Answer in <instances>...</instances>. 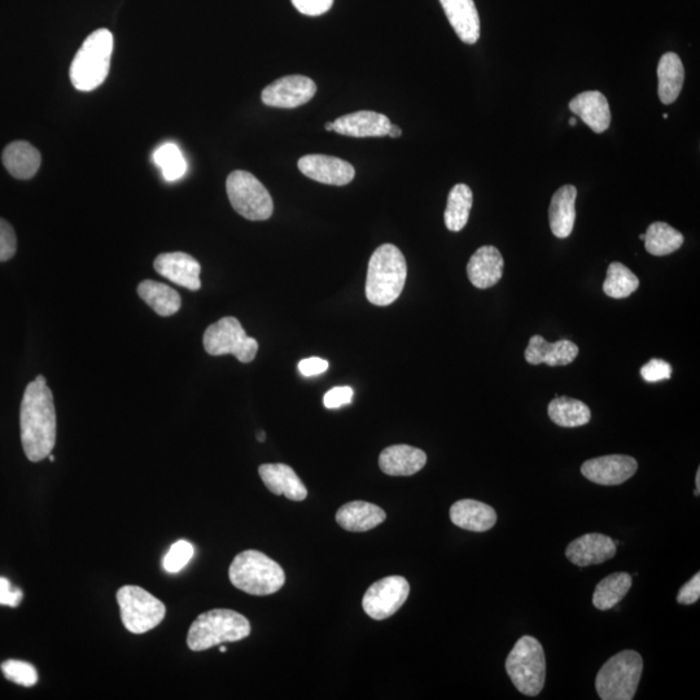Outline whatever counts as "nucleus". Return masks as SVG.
<instances>
[{"label":"nucleus","mask_w":700,"mask_h":700,"mask_svg":"<svg viewBox=\"0 0 700 700\" xmlns=\"http://www.w3.org/2000/svg\"><path fill=\"white\" fill-rule=\"evenodd\" d=\"M21 443L26 457L41 462L56 444L54 396L45 376H37L25 389L20 410Z\"/></svg>","instance_id":"nucleus-1"},{"label":"nucleus","mask_w":700,"mask_h":700,"mask_svg":"<svg viewBox=\"0 0 700 700\" xmlns=\"http://www.w3.org/2000/svg\"><path fill=\"white\" fill-rule=\"evenodd\" d=\"M408 265L400 249L393 244L380 245L370 258L366 279V297L371 304L388 306L404 291Z\"/></svg>","instance_id":"nucleus-2"},{"label":"nucleus","mask_w":700,"mask_h":700,"mask_svg":"<svg viewBox=\"0 0 700 700\" xmlns=\"http://www.w3.org/2000/svg\"><path fill=\"white\" fill-rule=\"evenodd\" d=\"M231 584L251 595L279 592L286 583L283 568L261 551L245 550L236 555L229 570Z\"/></svg>","instance_id":"nucleus-3"},{"label":"nucleus","mask_w":700,"mask_h":700,"mask_svg":"<svg viewBox=\"0 0 700 700\" xmlns=\"http://www.w3.org/2000/svg\"><path fill=\"white\" fill-rule=\"evenodd\" d=\"M113 34L108 29L91 33L70 65V81L80 91L98 89L111 67Z\"/></svg>","instance_id":"nucleus-4"},{"label":"nucleus","mask_w":700,"mask_h":700,"mask_svg":"<svg viewBox=\"0 0 700 700\" xmlns=\"http://www.w3.org/2000/svg\"><path fill=\"white\" fill-rule=\"evenodd\" d=\"M249 634L251 624L245 616L217 608L196 618L188 630L187 645L192 651H204L221 643L242 641Z\"/></svg>","instance_id":"nucleus-5"},{"label":"nucleus","mask_w":700,"mask_h":700,"mask_svg":"<svg viewBox=\"0 0 700 700\" xmlns=\"http://www.w3.org/2000/svg\"><path fill=\"white\" fill-rule=\"evenodd\" d=\"M506 672L520 693L536 697L546 680L544 647L535 637L523 636L507 656Z\"/></svg>","instance_id":"nucleus-6"},{"label":"nucleus","mask_w":700,"mask_h":700,"mask_svg":"<svg viewBox=\"0 0 700 700\" xmlns=\"http://www.w3.org/2000/svg\"><path fill=\"white\" fill-rule=\"evenodd\" d=\"M643 671L642 656L633 650L612 656L598 672L595 688L602 700H632Z\"/></svg>","instance_id":"nucleus-7"},{"label":"nucleus","mask_w":700,"mask_h":700,"mask_svg":"<svg viewBox=\"0 0 700 700\" xmlns=\"http://www.w3.org/2000/svg\"><path fill=\"white\" fill-rule=\"evenodd\" d=\"M226 190L233 208L247 220L266 221L273 216V198L255 175L235 170L227 178Z\"/></svg>","instance_id":"nucleus-8"},{"label":"nucleus","mask_w":700,"mask_h":700,"mask_svg":"<svg viewBox=\"0 0 700 700\" xmlns=\"http://www.w3.org/2000/svg\"><path fill=\"white\" fill-rule=\"evenodd\" d=\"M117 602L120 606L122 623L130 633L150 632L165 618L164 603L139 586H122L117 592Z\"/></svg>","instance_id":"nucleus-9"},{"label":"nucleus","mask_w":700,"mask_h":700,"mask_svg":"<svg viewBox=\"0 0 700 700\" xmlns=\"http://www.w3.org/2000/svg\"><path fill=\"white\" fill-rule=\"evenodd\" d=\"M204 348L210 356L233 354L238 361L249 363L258 352L256 339L249 338L238 319L225 317L207 328L203 338Z\"/></svg>","instance_id":"nucleus-10"},{"label":"nucleus","mask_w":700,"mask_h":700,"mask_svg":"<svg viewBox=\"0 0 700 700\" xmlns=\"http://www.w3.org/2000/svg\"><path fill=\"white\" fill-rule=\"evenodd\" d=\"M409 594L410 585L405 577H384L367 589L363 595L362 607L371 619L385 620L405 605Z\"/></svg>","instance_id":"nucleus-11"},{"label":"nucleus","mask_w":700,"mask_h":700,"mask_svg":"<svg viewBox=\"0 0 700 700\" xmlns=\"http://www.w3.org/2000/svg\"><path fill=\"white\" fill-rule=\"evenodd\" d=\"M317 93V85L312 78L286 76L266 86L261 99L268 107L292 109L309 103Z\"/></svg>","instance_id":"nucleus-12"},{"label":"nucleus","mask_w":700,"mask_h":700,"mask_svg":"<svg viewBox=\"0 0 700 700\" xmlns=\"http://www.w3.org/2000/svg\"><path fill=\"white\" fill-rule=\"evenodd\" d=\"M638 463L629 455L612 454L589 459L581 466V474L592 483L612 487L633 478Z\"/></svg>","instance_id":"nucleus-13"},{"label":"nucleus","mask_w":700,"mask_h":700,"mask_svg":"<svg viewBox=\"0 0 700 700\" xmlns=\"http://www.w3.org/2000/svg\"><path fill=\"white\" fill-rule=\"evenodd\" d=\"M300 172L315 182L330 186H347L356 177L348 161L327 155H308L297 161Z\"/></svg>","instance_id":"nucleus-14"},{"label":"nucleus","mask_w":700,"mask_h":700,"mask_svg":"<svg viewBox=\"0 0 700 700\" xmlns=\"http://www.w3.org/2000/svg\"><path fill=\"white\" fill-rule=\"evenodd\" d=\"M153 268L170 282L190 291L201 288V266L198 260L183 252L163 253L153 262Z\"/></svg>","instance_id":"nucleus-15"},{"label":"nucleus","mask_w":700,"mask_h":700,"mask_svg":"<svg viewBox=\"0 0 700 700\" xmlns=\"http://www.w3.org/2000/svg\"><path fill=\"white\" fill-rule=\"evenodd\" d=\"M616 545L611 537L601 533H588L576 538L566 550V557L579 567L602 564L615 557Z\"/></svg>","instance_id":"nucleus-16"},{"label":"nucleus","mask_w":700,"mask_h":700,"mask_svg":"<svg viewBox=\"0 0 700 700\" xmlns=\"http://www.w3.org/2000/svg\"><path fill=\"white\" fill-rule=\"evenodd\" d=\"M503 266L505 261L501 252L493 245H484L468 261V279L479 290H487L500 282Z\"/></svg>","instance_id":"nucleus-17"},{"label":"nucleus","mask_w":700,"mask_h":700,"mask_svg":"<svg viewBox=\"0 0 700 700\" xmlns=\"http://www.w3.org/2000/svg\"><path fill=\"white\" fill-rule=\"evenodd\" d=\"M391 121L382 113L360 111L336 118L334 131L353 138L387 137Z\"/></svg>","instance_id":"nucleus-18"},{"label":"nucleus","mask_w":700,"mask_h":700,"mask_svg":"<svg viewBox=\"0 0 700 700\" xmlns=\"http://www.w3.org/2000/svg\"><path fill=\"white\" fill-rule=\"evenodd\" d=\"M258 474L266 488L277 496H284L296 502L304 501L308 497V489L290 466L283 463H268L258 468Z\"/></svg>","instance_id":"nucleus-19"},{"label":"nucleus","mask_w":700,"mask_h":700,"mask_svg":"<svg viewBox=\"0 0 700 700\" xmlns=\"http://www.w3.org/2000/svg\"><path fill=\"white\" fill-rule=\"evenodd\" d=\"M577 354H579V347L570 340L549 343L542 336L535 335L529 340L528 348L525 349V361L529 365L546 363L549 366H566L575 361Z\"/></svg>","instance_id":"nucleus-20"},{"label":"nucleus","mask_w":700,"mask_h":700,"mask_svg":"<svg viewBox=\"0 0 700 700\" xmlns=\"http://www.w3.org/2000/svg\"><path fill=\"white\" fill-rule=\"evenodd\" d=\"M455 34L466 45H475L480 38V17L474 0H440Z\"/></svg>","instance_id":"nucleus-21"},{"label":"nucleus","mask_w":700,"mask_h":700,"mask_svg":"<svg viewBox=\"0 0 700 700\" xmlns=\"http://www.w3.org/2000/svg\"><path fill=\"white\" fill-rule=\"evenodd\" d=\"M572 113L579 116L594 133L602 134L610 128L611 109L601 91H585L570 102Z\"/></svg>","instance_id":"nucleus-22"},{"label":"nucleus","mask_w":700,"mask_h":700,"mask_svg":"<svg viewBox=\"0 0 700 700\" xmlns=\"http://www.w3.org/2000/svg\"><path fill=\"white\" fill-rule=\"evenodd\" d=\"M427 463V454L410 445H392L379 457L380 470L389 476H413Z\"/></svg>","instance_id":"nucleus-23"},{"label":"nucleus","mask_w":700,"mask_h":700,"mask_svg":"<svg viewBox=\"0 0 700 700\" xmlns=\"http://www.w3.org/2000/svg\"><path fill=\"white\" fill-rule=\"evenodd\" d=\"M450 519L457 527L471 532H487L497 523L492 506L475 500H461L450 507Z\"/></svg>","instance_id":"nucleus-24"},{"label":"nucleus","mask_w":700,"mask_h":700,"mask_svg":"<svg viewBox=\"0 0 700 700\" xmlns=\"http://www.w3.org/2000/svg\"><path fill=\"white\" fill-rule=\"evenodd\" d=\"M387 514L374 503L349 502L336 513V522L348 532H367L385 522Z\"/></svg>","instance_id":"nucleus-25"},{"label":"nucleus","mask_w":700,"mask_h":700,"mask_svg":"<svg viewBox=\"0 0 700 700\" xmlns=\"http://www.w3.org/2000/svg\"><path fill=\"white\" fill-rule=\"evenodd\" d=\"M577 188L572 185L560 187L551 199L549 208L550 229L559 239L572 234L576 221Z\"/></svg>","instance_id":"nucleus-26"},{"label":"nucleus","mask_w":700,"mask_h":700,"mask_svg":"<svg viewBox=\"0 0 700 700\" xmlns=\"http://www.w3.org/2000/svg\"><path fill=\"white\" fill-rule=\"evenodd\" d=\"M3 165L12 177L26 181L33 178L41 166V153L28 142H13L3 151Z\"/></svg>","instance_id":"nucleus-27"},{"label":"nucleus","mask_w":700,"mask_h":700,"mask_svg":"<svg viewBox=\"0 0 700 700\" xmlns=\"http://www.w3.org/2000/svg\"><path fill=\"white\" fill-rule=\"evenodd\" d=\"M658 93L660 102L665 105L675 103L685 82V68L680 56L668 52L660 58L658 65Z\"/></svg>","instance_id":"nucleus-28"},{"label":"nucleus","mask_w":700,"mask_h":700,"mask_svg":"<svg viewBox=\"0 0 700 700\" xmlns=\"http://www.w3.org/2000/svg\"><path fill=\"white\" fill-rule=\"evenodd\" d=\"M138 293L140 299L144 301L155 313L161 317H172L181 309L182 300L179 293L172 287L155 280H144L139 284Z\"/></svg>","instance_id":"nucleus-29"},{"label":"nucleus","mask_w":700,"mask_h":700,"mask_svg":"<svg viewBox=\"0 0 700 700\" xmlns=\"http://www.w3.org/2000/svg\"><path fill=\"white\" fill-rule=\"evenodd\" d=\"M549 417L557 426L575 428L585 426L592 419V411L583 401L571 397H555L548 406Z\"/></svg>","instance_id":"nucleus-30"},{"label":"nucleus","mask_w":700,"mask_h":700,"mask_svg":"<svg viewBox=\"0 0 700 700\" xmlns=\"http://www.w3.org/2000/svg\"><path fill=\"white\" fill-rule=\"evenodd\" d=\"M633 577L627 572H616L597 585L593 594V605L601 611L611 610L632 588Z\"/></svg>","instance_id":"nucleus-31"},{"label":"nucleus","mask_w":700,"mask_h":700,"mask_svg":"<svg viewBox=\"0 0 700 700\" xmlns=\"http://www.w3.org/2000/svg\"><path fill=\"white\" fill-rule=\"evenodd\" d=\"M472 203H474V195L470 187L459 183L452 188L444 216L448 230L458 233L465 229L470 218Z\"/></svg>","instance_id":"nucleus-32"},{"label":"nucleus","mask_w":700,"mask_h":700,"mask_svg":"<svg viewBox=\"0 0 700 700\" xmlns=\"http://www.w3.org/2000/svg\"><path fill=\"white\" fill-rule=\"evenodd\" d=\"M646 251L653 256H667L684 244V235L665 222L651 223L645 234Z\"/></svg>","instance_id":"nucleus-33"},{"label":"nucleus","mask_w":700,"mask_h":700,"mask_svg":"<svg viewBox=\"0 0 700 700\" xmlns=\"http://www.w3.org/2000/svg\"><path fill=\"white\" fill-rule=\"evenodd\" d=\"M640 287V280L627 266L620 262H612L608 266L607 278L603 283V292L612 299H627Z\"/></svg>","instance_id":"nucleus-34"},{"label":"nucleus","mask_w":700,"mask_h":700,"mask_svg":"<svg viewBox=\"0 0 700 700\" xmlns=\"http://www.w3.org/2000/svg\"><path fill=\"white\" fill-rule=\"evenodd\" d=\"M153 161L159 166L166 182H175L187 172L185 156L177 144L165 143L153 153Z\"/></svg>","instance_id":"nucleus-35"},{"label":"nucleus","mask_w":700,"mask_h":700,"mask_svg":"<svg viewBox=\"0 0 700 700\" xmlns=\"http://www.w3.org/2000/svg\"><path fill=\"white\" fill-rule=\"evenodd\" d=\"M0 668H2L4 677L17 685L30 688L38 682L37 669L30 663L21 662V660H7Z\"/></svg>","instance_id":"nucleus-36"},{"label":"nucleus","mask_w":700,"mask_h":700,"mask_svg":"<svg viewBox=\"0 0 700 700\" xmlns=\"http://www.w3.org/2000/svg\"><path fill=\"white\" fill-rule=\"evenodd\" d=\"M195 549L190 542L181 540L175 542L172 548L165 555L163 566L164 570L169 573H177L190 563L194 557Z\"/></svg>","instance_id":"nucleus-37"},{"label":"nucleus","mask_w":700,"mask_h":700,"mask_svg":"<svg viewBox=\"0 0 700 700\" xmlns=\"http://www.w3.org/2000/svg\"><path fill=\"white\" fill-rule=\"evenodd\" d=\"M17 239L13 227L0 218V262L11 260L15 256Z\"/></svg>","instance_id":"nucleus-38"},{"label":"nucleus","mask_w":700,"mask_h":700,"mask_svg":"<svg viewBox=\"0 0 700 700\" xmlns=\"http://www.w3.org/2000/svg\"><path fill=\"white\" fill-rule=\"evenodd\" d=\"M641 376L647 383L662 382L672 376V366L663 360H650L641 369Z\"/></svg>","instance_id":"nucleus-39"},{"label":"nucleus","mask_w":700,"mask_h":700,"mask_svg":"<svg viewBox=\"0 0 700 700\" xmlns=\"http://www.w3.org/2000/svg\"><path fill=\"white\" fill-rule=\"evenodd\" d=\"M296 10L306 16H321L331 10L334 0H291Z\"/></svg>","instance_id":"nucleus-40"},{"label":"nucleus","mask_w":700,"mask_h":700,"mask_svg":"<svg viewBox=\"0 0 700 700\" xmlns=\"http://www.w3.org/2000/svg\"><path fill=\"white\" fill-rule=\"evenodd\" d=\"M353 389L350 387H335L330 389L323 398V404L327 409H339L348 405L353 400Z\"/></svg>","instance_id":"nucleus-41"},{"label":"nucleus","mask_w":700,"mask_h":700,"mask_svg":"<svg viewBox=\"0 0 700 700\" xmlns=\"http://www.w3.org/2000/svg\"><path fill=\"white\" fill-rule=\"evenodd\" d=\"M24 594L19 588H12L6 577H0V605L17 607L23 601Z\"/></svg>","instance_id":"nucleus-42"},{"label":"nucleus","mask_w":700,"mask_h":700,"mask_svg":"<svg viewBox=\"0 0 700 700\" xmlns=\"http://www.w3.org/2000/svg\"><path fill=\"white\" fill-rule=\"evenodd\" d=\"M700 598V573L693 577L688 584H685L677 594V602L680 605H694Z\"/></svg>","instance_id":"nucleus-43"},{"label":"nucleus","mask_w":700,"mask_h":700,"mask_svg":"<svg viewBox=\"0 0 700 700\" xmlns=\"http://www.w3.org/2000/svg\"><path fill=\"white\" fill-rule=\"evenodd\" d=\"M328 366L330 365H328L326 360H322V358L318 357H310L300 361L299 371L309 378V376H317L326 373Z\"/></svg>","instance_id":"nucleus-44"},{"label":"nucleus","mask_w":700,"mask_h":700,"mask_svg":"<svg viewBox=\"0 0 700 700\" xmlns=\"http://www.w3.org/2000/svg\"><path fill=\"white\" fill-rule=\"evenodd\" d=\"M402 135V130L398 128L397 125H391V128H389L388 131V137L391 138H400Z\"/></svg>","instance_id":"nucleus-45"},{"label":"nucleus","mask_w":700,"mask_h":700,"mask_svg":"<svg viewBox=\"0 0 700 700\" xmlns=\"http://www.w3.org/2000/svg\"><path fill=\"white\" fill-rule=\"evenodd\" d=\"M695 484H697V489L694 490V494L698 497L700 494V468H698L697 478H695Z\"/></svg>","instance_id":"nucleus-46"},{"label":"nucleus","mask_w":700,"mask_h":700,"mask_svg":"<svg viewBox=\"0 0 700 700\" xmlns=\"http://www.w3.org/2000/svg\"><path fill=\"white\" fill-rule=\"evenodd\" d=\"M325 128L327 131H334V121L327 122V124L325 125Z\"/></svg>","instance_id":"nucleus-47"},{"label":"nucleus","mask_w":700,"mask_h":700,"mask_svg":"<svg viewBox=\"0 0 700 700\" xmlns=\"http://www.w3.org/2000/svg\"><path fill=\"white\" fill-rule=\"evenodd\" d=\"M258 440H260L261 443H264V441H265V433L264 432L258 433Z\"/></svg>","instance_id":"nucleus-48"},{"label":"nucleus","mask_w":700,"mask_h":700,"mask_svg":"<svg viewBox=\"0 0 700 700\" xmlns=\"http://www.w3.org/2000/svg\"><path fill=\"white\" fill-rule=\"evenodd\" d=\"M576 124H577L576 118H571L570 125L576 126Z\"/></svg>","instance_id":"nucleus-49"},{"label":"nucleus","mask_w":700,"mask_h":700,"mask_svg":"<svg viewBox=\"0 0 700 700\" xmlns=\"http://www.w3.org/2000/svg\"><path fill=\"white\" fill-rule=\"evenodd\" d=\"M47 458L50 459V462H55V457H54V455L50 454V455H48Z\"/></svg>","instance_id":"nucleus-50"},{"label":"nucleus","mask_w":700,"mask_h":700,"mask_svg":"<svg viewBox=\"0 0 700 700\" xmlns=\"http://www.w3.org/2000/svg\"><path fill=\"white\" fill-rule=\"evenodd\" d=\"M220 651H221V653H226L227 647H226V646H220Z\"/></svg>","instance_id":"nucleus-51"},{"label":"nucleus","mask_w":700,"mask_h":700,"mask_svg":"<svg viewBox=\"0 0 700 700\" xmlns=\"http://www.w3.org/2000/svg\"><path fill=\"white\" fill-rule=\"evenodd\" d=\"M641 240H645V234L640 235Z\"/></svg>","instance_id":"nucleus-52"}]
</instances>
